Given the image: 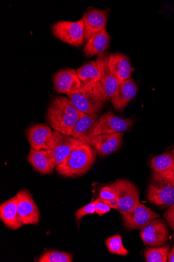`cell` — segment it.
I'll use <instances>...</instances> for the list:
<instances>
[{
    "label": "cell",
    "mask_w": 174,
    "mask_h": 262,
    "mask_svg": "<svg viewBox=\"0 0 174 262\" xmlns=\"http://www.w3.org/2000/svg\"><path fill=\"white\" fill-rule=\"evenodd\" d=\"M84 114L69 99L57 96L53 98L48 105L46 120L55 130L70 136L74 126Z\"/></svg>",
    "instance_id": "obj_1"
},
{
    "label": "cell",
    "mask_w": 174,
    "mask_h": 262,
    "mask_svg": "<svg viewBox=\"0 0 174 262\" xmlns=\"http://www.w3.org/2000/svg\"><path fill=\"white\" fill-rule=\"evenodd\" d=\"M96 154L90 145L81 142L57 166V172L65 178L81 177L92 167Z\"/></svg>",
    "instance_id": "obj_2"
},
{
    "label": "cell",
    "mask_w": 174,
    "mask_h": 262,
    "mask_svg": "<svg viewBox=\"0 0 174 262\" xmlns=\"http://www.w3.org/2000/svg\"><path fill=\"white\" fill-rule=\"evenodd\" d=\"M67 96L73 105L84 114L100 113L109 101L101 82L84 84L81 91Z\"/></svg>",
    "instance_id": "obj_3"
},
{
    "label": "cell",
    "mask_w": 174,
    "mask_h": 262,
    "mask_svg": "<svg viewBox=\"0 0 174 262\" xmlns=\"http://www.w3.org/2000/svg\"><path fill=\"white\" fill-rule=\"evenodd\" d=\"M146 196L151 203L162 209L168 208L174 203V183L154 173Z\"/></svg>",
    "instance_id": "obj_4"
},
{
    "label": "cell",
    "mask_w": 174,
    "mask_h": 262,
    "mask_svg": "<svg viewBox=\"0 0 174 262\" xmlns=\"http://www.w3.org/2000/svg\"><path fill=\"white\" fill-rule=\"evenodd\" d=\"M55 36L72 46L80 47L85 40V28L83 18L77 21H59L52 26Z\"/></svg>",
    "instance_id": "obj_5"
},
{
    "label": "cell",
    "mask_w": 174,
    "mask_h": 262,
    "mask_svg": "<svg viewBox=\"0 0 174 262\" xmlns=\"http://www.w3.org/2000/svg\"><path fill=\"white\" fill-rule=\"evenodd\" d=\"M124 225L130 230H141L154 220L160 217L159 214L139 202L130 211H120Z\"/></svg>",
    "instance_id": "obj_6"
},
{
    "label": "cell",
    "mask_w": 174,
    "mask_h": 262,
    "mask_svg": "<svg viewBox=\"0 0 174 262\" xmlns=\"http://www.w3.org/2000/svg\"><path fill=\"white\" fill-rule=\"evenodd\" d=\"M134 124L130 118H122L111 112H106L97 121L91 138L101 134H112L129 130Z\"/></svg>",
    "instance_id": "obj_7"
},
{
    "label": "cell",
    "mask_w": 174,
    "mask_h": 262,
    "mask_svg": "<svg viewBox=\"0 0 174 262\" xmlns=\"http://www.w3.org/2000/svg\"><path fill=\"white\" fill-rule=\"evenodd\" d=\"M118 200L119 211H130L140 202V193L137 186L126 179H119L113 183Z\"/></svg>",
    "instance_id": "obj_8"
},
{
    "label": "cell",
    "mask_w": 174,
    "mask_h": 262,
    "mask_svg": "<svg viewBox=\"0 0 174 262\" xmlns=\"http://www.w3.org/2000/svg\"><path fill=\"white\" fill-rule=\"evenodd\" d=\"M16 196L18 216L23 226L38 224L40 214L32 194L23 189L20 190Z\"/></svg>",
    "instance_id": "obj_9"
},
{
    "label": "cell",
    "mask_w": 174,
    "mask_h": 262,
    "mask_svg": "<svg viewBox=\"0 0 174 262\" xmlns=\"http://www.w3.org/2000/svg\"><path fill=\"white\" fill-rule=\"evenodd\" d=\"M140 237L145 245L158 247L167 243L169 231L165 223L157 219L141 230Z\"/></svg>",
    "instance_id": "obj_10"
},
{
    "label": "cell",
    "mask_w": 174,
    "mask_h": 262,
    "mask_svg": "<svg viewBox=\"0 0 174 262\" xmlns=\"http://www.w3.org/2000/svg\"><path fill=\"white\" fill-rule=\"evenodd\" d=\"M54 83L56 91L67 95L78 93L84 86L77 70L73 69L58 71L54 77Z\"/></svg>",
    "instance_id": "obj_11"
},
{
    "label": "cell",
    "mask_w": 174,
    "mask_h": 262,
    "mask_svg": "<svg viewBox=\"0 0 174 262\" xmlns=\"http://www.w3.org/2000/svg\"><path fill=\"white\" fill-rule=\"evenodd\" d=\"M31 148L36 150L51 149L54 142V131L45 124H35L27 131Z\"/></svg>",
    "instance_id": "obj_12"
},
{
    "label": "cell",
    "mask_w": 174,
    "mask_h": 262,
    "mask_svg": "<svg viewBox=\"0 0 174 262\" xmlns=\"http://www.w3.org/2000/svg\"><path fill=\"white\" fill-rule=\"evenodd\" d=\"M54 144L49 150L56 168L82 142L57 130L54 131Z\"/></svg>",
    "instance_id": "obj_13"
},
{
    "label": "cell",
    "mask_w": 174,
    "mask_h": 262,
    "mask_svg": "<svg viewBox=\"0 0 174 262\" xmlns=\"http://www.w3.org/2000/svg\"><path fill=\"white\" fill-rule=\"evenodd\" d=\"M123 134H101L93 137L89 141L90 145L101 157H106L118 150L122 144Z\"/></svg>",
    "instance_id": "obj_14"
},
{
    "label": "cell",
    "mask_w": 174,
    "mask_h": 262,
    "mask_svg": "<svg viewBox=\"0 0 174 262\" xmlns=\"http://www.w3.org/2000/svg\"><path fill=\"white\" fill-rule=\"evenodd\" d=\"M138 85L132 78L119 83L111 99L115 110L122 111L136 96Z\"/></svg>",
    "instance_id": "obj_15"
},
{
    "label": "cell",
    "mask_w": 174,
    "mask_h": 262,
    "mask_svg": "<svg viewBox=\"0 0 174 262\" xmlns=\"http://www.w3.org/2000/svg\"><path fill=\"white\" fill-rule=\"evenodd\" d=\"M85 28V40L91 36L101 32L106 28L108 19L106 10H91L86 13L83 17Z\"/></svg>",
    "instance_id": "obj_16"
},
{
    "label": "cell",
    "mask_w": 174,
    "mask_h": 262,
    "mask_svg": "<svg viewBox=\"0 0 174 262\" xmlns=\"http://www.w3.org/2000/svg\"><path fill=\"white\" fill-rule=\"evenodd\" d=\"M28 161L36 171L42 174H52L56 168L49 149L36 150L31 148Z\"/></svg>",
    "instance_id": "obj_17"
},
{
    "label": "cell",
    "mask_w": 174,
    "mask_h": 262,
    "mask_svg": "<svg viewBox=\"0 0 174 262\" xmlns=\"http://www.w3.org/2000/svg\"><path fill=\"white\" fill-rule=\"evenodd\" d=\"M108 56L107 54H102L98 55L96 59L102 71L100 82L108 100H110L116 92L119 82L109 64Z\"/></svg>",
    "instance_id": "obj_18"
},
{
    "label": "cell",
    "mask_w": 174,
    "mask_h": 262,
    "mask_svg": "<svg viewBox=\"0 0 174 262\" xmlns=\"http://www.w3.org/2000/svg\"><path fill=\"white\" fill-rule=\"evenodd\" d=\"M99 117L98 114H84L74 126L70 136L88 144Z\"/></svg>",
    "instance_id": "obj_19"
},
{
    "label": "cell",
    "mask_w": 174,
    "mask_h": 262,
    "mask_svg": "<svg viewBox=\"0 0 174 262\" xmlns=\"http://www.w3.org/2000/svg\"><path fill=\"white\" fill-rule=\"evenodd\" d=\"M108 62L119 83L131 78L134 69L128 57L119 53L111 54Z\"/></svg>",
    "instance_id": "obj_20"
},
{
    "label": "cell",
    "mask_w": 174,
    "mask_h": 262,
    "mask_svg": "<svg viewBox=\"0 0 174 262\" xmlns=\"http://www.w3.org/2000/svg\"><path fill=\"white\" fill-rule=\"evenodd\" d=\"M110 39L106 28L93 35L86 41L84 49L85 56L90 57L103 54L108 49Z\"/></svg>",
    "instance_id": "obj_21"
},
{
    "label": "cell",
    "mask_w": 174,
    "mask_h": 262,
    "mask_svg": "<svg viewBox=\"0 0 174 262\" xmlns=\"http://www.w3.org/2000/svg\"><path fill=\"white\" fill-rule=\"evenodd\" d=\"M0 218L8 227L13 230H17L23 226L18 216L16 195L1 204Z\"/></svg>",
    "instance_id": "obj_22"
},
{
    "label": "cell",
    "mask_w": 174,
    "mask_h": 262,
    "mask_svg": "<svg viewBox=\"0 0 174 262\" xmlns=\"http://www.w3.org/2000/svg\"><path fill=\"white\" fill-rule=\"evenodd\" d=\"M151 168L155 173L171 180L174 176V159L171 153L167 152L153 158Z\"/></svg>",
    "instance_id": "obj_23"
},
{
    "label": "cell",
    "mask_w": 174,
    "mask_h": 262,
    "mask_svg": "<svg viewBox=\"0 0 174 262\" xmlns=\"http://www.w3.org/2000/svg\"><path fill=\"white\" fill-rule=\"evenodd\" d=\"M78 76L83 83L88 84L100 82L102 78L101 66L97 59L90 61L77 70Z\"/></svg>",
    "instance_id": "obj_24"
},
{
    "label": "cell",
    "mask_w": 174,
    "mask_h": 262,
    "mask_svg": "<svg viewBox=\"0 0 174 262\" xmlns=\"http://www.w3.org/2000/svg\"><path fill=\"white\" fill-rule=\"evenodd\" d=\"M170 249V245L162 246L153 248H147L144 256L147 262H166Z\"/></svg>",
    "instance_id": "obj_25"
},
{
    "label": "cell",
    "mask_w": 174,
    "mask_h": 262,
    "mask_svg": "<svg viewBox=\"0 0 174 262\" xmlns=\"http://www.w3.org/2000/svg\"><path fill=\"white\" fill-rule=\"evenodd\" d=\"M72 255L69 253L56 250L48 251L41 255L38 262H72Z\"/></svg>",
    "instance_id": "obj_26"
},
{
    "label": "cell",
    "mask_w": 174,
    "mask_h": 262,
    "mask_svg": "<svg viewBox=\"0 0 174 262\" xmlns=\"http://www.w3.org/2000/svg\"><path fill=\"white\" fill-rule=\"evenodd\" d=\"M106 246L108 251L114 254L127 256L129 251L123 247L120 235L116 234L106 240Z\"/></svg>",
    "instance_id": "obj_27"
},
{
    "label": "cell",
    "mask_w": 174,
    "mask_h": 262,
    "mask_svg": "<svg viewBox=\"0 0 174 262\" xmlns=\"http://www.w3.org/2000/svg\"><path fill=\"white\" fill-rule=\"evenodd\" d=\"M117 198V194L113 184L104 186L99 193V199L103 201H110Z\"/></svg>",
    "instance_id": "obj_28"
},
{
    "label": "cell",
    "mask_w": 174,
    "mask_h": 262,
    "mask_svg": "<svg viewBox=\"0 0 174 262\" xmlns=\"http://www.w3.org/2000/svg\"><path fill=\"white\" fill-rule=\"evenodd\" d=\"M95 213V201L78 210L76 212V219L80 221L86 215Z\"/></svg>",
    "instance_id": "obj_29"
},
{
    "label": "cell",
    "mask_w": 174,
    "mask_h": 262,
    "mask_svg": "<svg viewBox=\"0 0 174 262\" xmlns=\"http://www.w3.org/2000/svg\"><path fill=\"white\" fill-rule=\"evenodd\" d=\"M95 213L99 216H103L105 214L110 211L111 207L105 202L101 199H97L95 200Z\"/></svg>",
    "instance_id": "obj_30"
},
{
    "label": "cell",
    "mask_w": 174,
    "mask_h": 262,
    "mask_svg": "<svg viewBox=\"0 0 174 262\" xmlns=\"http://www.w3.org/2000/svg\"><path fill=\"white\" fill-rule=\"evenodd\" d=\"M164 218L171 229L174 231V203L167 208L164 213Z\"/></svg>",
    "instance_id": "obj_31"
},
{
    "label": "cell",
    "mask_w": 174,
    "mask_h": 262,
    "mask_svg": "<svg viewBox=\"0 0 174 262\" xmlns=\"http://www.w3.org/2000/svg\"><path fill=\"white\" fill-rule=\"evenodd\" d=\"M104 201L107 203L111 208L118 210L119 203L117 198L110 201Z\"/></svg>",
    "instance_id": "obj_32"
},
{
    "label": "cell",
    "mask_w": 174,
    "mask_h": 262,
    "mask_svg": "<svg viewBox=\"0 0 174 262\" xmlns=\"http://www.w3.org/2000/svg\"><path fill=\"white\" fill-rule=\"evenodd\" d=\"M168 261L174 262V245H173L172 248L169 252L168 255Z\"/></svg>",
    "instance_id": "obj_33"
},
{
    "label": "cell",
    "mask_w": 174,
    "mask_h": 262,
    "mask_svg": "<svg viewBox=\"0 0 174 262\" xmlns=\"http://www.w3.org/2000/svg\"><path fill=\"white\" fill-rule=\"evenodd\" d=\"M171 154H172V156H173V159H174V148H173V149H172V150L171 151Z\"/></svg>",
    "instance_id": "obj_34"
},
{
    "label": "cell",
    "mask_w": 174,
    "mask_h": 262,
    "mask_svg": "<svg viewBox=\"0 0 174 262\" xmlns=\"http://www.w3.org/2000/svg\"><path fill=\"white\" fill-rule=\"evenodd\" d=\"M171 181L174 183V176L171 179Z\"/></svg>",
    "instance_id": "obj_35"
},
{
    "label": "cell",
    "mask_w": 174,
    "mask_h": 262,
    "mask_svg": "<svg viewBox=\"0 0 174 262\" xmlns=\"http://www.w3.org/2000/svg\"><path fill=\"white\" fill-rule=\"evenodd\" d=\"M173 232H174V231H173Z\"/></svg>",
    "instance_id": "obj_36"
}]
</instances>
